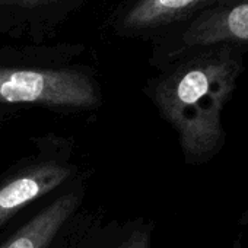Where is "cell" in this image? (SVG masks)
I'll return each mask as SVG.
<instances>
[{
    "label": "cell",
    "mask_w": 248,
    "mask_h": 248,
    "mask_svg": "<svg viewBox=\"0 0 248 248\" xmlns=\"http://www.w3.org/2000/svg\"><path fill=\"white\" fill-rule=\"evenodd\" d=\"M247 53L228 44L191 50L154 82L152 99L177 132L186 164H207L223 149L222 112L245 70Z\"/></svg>",
    "instance_id": "1"
},
{
    "label": "cell",
    "mask_w": 248,
    "mask_h": 248,
    "mask_svg": "<svg viewBox=\"0 0 248 248\" xmlns=\"http://www.w3.org/2000/svg\"><path fill=\"white\" fill-rule=\"evenodd\" d=\"M0 102L91 108L98 104V92L76 70L0 67Z\"/></svg>",
    "instance_id": "2"
},
{
    "label": "cell",
    "mask_w": 248,
    "mask_h": 248,
    "mask_svg": "<svg viewBox=\"0 0 248 248\" xmlns=\"http://www.w3.org/2000/svg\"><path fill=\"white\" fill-rule=\"evenodd\" d=\"M236 46L248 50V0H213L168 40L165 59L210 46Z\"/></svg>",
    "instance_id": "3"
},
{
    "label": "cell",
    "mask_w": 248,
    "mask_h": 248,
    "mask_svg": "<svg viewBox=\"0 0 248 248\" xmlns=\"http://www.w3.org/2000/svg\"><path fill=\"white\" fill-rule=\"evenodd\" d=\"M70 168L57 162H38L0 183V225L31 202L59 187Z\"/></svg>",
    "instance_id": "4"
},
{
    "label": "cell",
    "mask_w": 248,
    "mask_h": 248,
    "mask_svg": "<svg viewBox=\"0 0 248 248\" xmlns=\"http://www.w3.org/2000/svg\"><path fill=\"white\" fill-rule=\"evenodd\" d=\"M213 0H135L124 11L120 30L130 34L181 27L193 19Z\"/></svg>",
    "instance_id": "5"
},
{
    "label": "cell",
    "mask_w": 248,
    "mask_h": 248,
    "mask_svg": "<svg viewBox=\"0 0 248 248\" xmlns=\"http://www.w3.org/2000/svg\"><path fill=\"white\" fill-rule=\"evenodd\" d=\"M78 204L75 194H64L50 203L0 248H47Z\"/></svg>",
    "instance_id": "6"
},
{
    "label": "cell",
    "mask_w": 248,
    "mask_h": 248,
    "mask_svg": "<svg viewBox=\"0 0 248 248\" xmlns=\"http://www.w3.org/2000/svg\"><path fill=\"white\" fill-rule=\"evenodd\" d=\"M118 248H151V235L148 231H136Z\"/></svg>",
    "instance_id": "7"
},
{
    "label": "cell",
    "mask_w": 248,
    "mask_h": 248,
    "mask_svg": "<svg viewBox=\"0 0 248 248\" xmlns=\"http://www.w3.org/2000/svg\"><path fill=\"white\" fill-rule=\"evenodd\" d=\"M48 2V0H0V5H24V6H31V5H40Z\"/></svg>",
    "instance_id": "8"
}]
</instances>
